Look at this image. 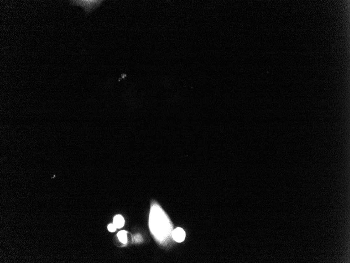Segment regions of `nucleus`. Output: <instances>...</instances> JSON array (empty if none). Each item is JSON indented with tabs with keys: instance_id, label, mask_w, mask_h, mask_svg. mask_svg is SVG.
<instances>
[{
	"instance_id": "1",
	"label": "nucleus",
	"mask_w": 350,
	"mask_h": 263,
	"mask_svg": "<svg viewBox=\"0 0 350 263\" xmlns=\"http://www.w3.org/2000/svg\"><path fill=\"white\" fill-rule=\"evenodd\" d=\"M76 5L81 6L87 13L91 12L98 7L102 3V1H73Z\"/></svg>"
},
{
	"instance_id": "2",
	"label": "nucleus",
	"mask_w": 350,
	"mask_h": 263,
	"mask_svg": "<svg viewBox=\"0 0 350 263\" xmlns=\"http://www.w3.org/2000/svg\"><path fill=\"white\" fill-rule=\"evenodd\" d=\"M173 239L177 242H182L184 241L186 236V233L184 230L181 228H177L172 233Z\"/></svg>"
},
{
	"instance_id": "3",
	"label": "nucleus",
	"mask_w": 350,
	"mask_h": 263,
	"mask_svg": "<svg viewBox=\"0 0 350 263\" xmlns=\"http://www.w3.org/2000/svg\"><path fill=\"white\" fill-rule=\"evenodd\" d=\"M125 220L122 216L120 215H116L114 217L113 224L117 229H121L124 225Z\"/></svg>"
},
{
	"instance_id": "4",
	"label": "nucleus",
	"mask_w": 350,
	"mask_h": 263,
	"mask_svg": "<svg viewBox=\"0 0 350 263\" xmlns=\"http://www.w3.org/2000/svg\"><path fill=\"white\" fill-rule=\"evenodd\" d=\"M117 236L119 238V239L120 240V241H121V242L124 243V244L127 243V231H125V230L120 231L118 233Z\"/></svg>"
},
{
	"instance_id": "5",
	"label": "nucleus",
	"mask_w": 350,
	"mask_h": 263,
	"mask_svg": "<svg viewBox=\"0 0 350 263\" xmlns=\"http://www.w3.org/2000/svg\"><path fill=\"white\" fill-rule=\"evenodd\" d=\"M116 229L117 228L114 224H110L109 225H108V230H109L110 232H115L116 230Z\"/></svg>"
}]
</instances>
